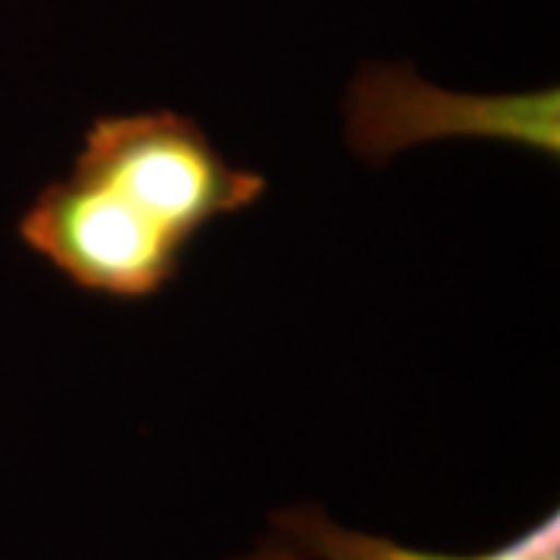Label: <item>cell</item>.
Listing matches in <instances>:
<instances>
[{
  "instance_id": "1",
  "label": "cell",
  "mask_w": 560,
  "mask_h": 560,
  "mask_svg": "<svg viewBox=\"0 0 560 560\" xmlns=\"http://www.w3.org/2000/svg\"><path fill=\"white\" fill-rule=\"evenodd\" d=\"M265 190V175L234 165L190 116H101L69 175L28 202L16 234L84 293L150 300L178 278L209 224L253 209Z\"/></svg>"
},
{
  "instance_id": "4",
  "label": "cell",
  "mask_w": 560,
  "mask_h": 560,
  "mask_svg": "<svg viewBox=\"0 0 560 560\" xmlns=\"http://www.w3.org/2000/svg\"><path fill=\"white\" fill-rule=\"evenodd\" d=\"M234 560H300L296 558V551L290 548V545H283L278 536H271V539H265L256 548V551H249V555H243V558Z\"/></svg>"
},
{
  "instance_id": "2",
  "label": "cell",
  "mask_w": 560,
  "mask_h": 560,
  "mask_svg": "<svg viewBox=\"0 0 560 560\" xmlns=\"http://www.w3.org/2000/svg\"><path fill=\"white\" fill-rule=\"evenodd\" d=\"M346 140L368 165L436 140H492L558 160V88L460 94L423 81L408 62H364L346 91Z\"/></svg>"
},
{
  "instance_id": "3",
  "label": "cell",
  "mask_w": 560,
  "mask_h": 560,
  "mask_svg": "<svg viewBox=\"0 0 560 560\" xmlns=\"http://www.w3.org/2000/svg\"><path fill=\"white\" fill-rule=\"evenodd\" d=\"M271 529L300 560H560V514H541L533 526L477 555L411 548L386 536L346 529L315 504H293L271 514Z\"/></svg>"
}]
</instances>
